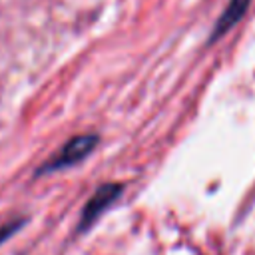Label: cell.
Returning <instances> with one entry per match:
<instances>
[{
  "label": "cell",
  "instance_id": "1",
  "mask_svg": "<svg viewBox=\"0 0 255 255\" xmlns=\"http://www.w3.org/2000/svg\"><path fill=\"white\" fill-rule=\"evenodd\" d=\"M96 143H98V135H94V133H84V135H76V137L68 139L62 145V149L56 155H52L46 161L44 167H40V173L62 169V167H68V165H74V163L82 161L88 153H92Z\"/></svg>",
  "mask_w": 255,
  "mask_h": 255
},
{
  "label": "cell",
  "instance_id": "2",
  "mask_svg": "<svg viewBox=\"0 0 255 255\" xmlns=\"http://www.w3.org/2000/svg\"><path fill=\"white\" fill-rule=\"evenodd\" d=\"M120 193H122V185H120V183H106V185H100V187L94 191V195L90 197V201L86 203V207H84V211H82V215H80V225H78V229L82 231V229L90 227V225L120 197Z\"/></svg>",
  "mask_w": 255,
  "mask_h": 255
},
{
  "label": "cell",
  "instance_id": "3",
  "mask_svg": "<svg viewBox=\"0 0 255 255\" xmlns=\"http://www.w3.org/2000/svg\"><path fill=\"white\" fill-rule=\"evenodd\" d=\"M249 4H251V0H229L227 6H225V10H223V14H221L219 20L215 22V28H213V32H211V36H209V42L221 38L227 30H231V28L245 16Z\"/></svg>",
  "mask_w": 255,
  "mask_h": 255
},
{
  "label": "cell",
  "instance_id": "4",
  "mask_svg": "<svg viewBox=\"0 0 255 255\" xmlns=\"http://www.w3.org/2000/svg\"><path fill=\"white\" fill-rule=\"evenodd\" d=\"M20 225H22V219H18V221H10L8 225L0 227V243H2L4 239H8L16 229H20Z\"/></svg>",
  "mask_w": 255,
  "mask_h": 255
}]
</instances>
